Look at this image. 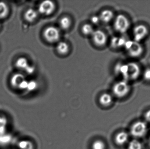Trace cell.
Segmentation results:
<instances>
[{
	"label": "cell",
	"mask_w": 150,
	"mask_h": 149,
	"mask_svg": "<svg viewBox=\"0 0 150 149\" xmlns=\"http://www.w3.org/2000/svg\"><path fill=\"white\" fill-rule=\"evenodd\" d=\"M16 67L19 70H25L29 66L28 60L25 58L22 57L17 59L15 63Z\"/></svg>",
	"instance_id": "d6986e66"
},
{
	"label": "cell",
	"mask_w": 150,
	"mask_h": 149,
	"mask_svg": "<svg viewBox=\"0 0 150 149\" xmlns=\"http://www.w3.org/2000/svg\"><path fill=\"white\" fill-rule=\"evenodd\" d=\"M8 120L6 116L0 114V135L8 133Z\"/></svg>",
	"instance_id": "ac0fdd59"
},
{
	"label": "cell",
	"mask_w": 150,
	"mask_h": 149,
	"mask_svg": "<svg viewBox=\"0 0 150 149\" xmlns=\"http://www.w3.org/2000/svg\"><path fill=\"white\" fill-rule=\"evenodd\" d=\"M25 71L28 74H32L34 71V68L33 66L29 65L28 67L25 70Z\"/></svg>",
	"instance_id": "4dcf8cb0"
},
{
	"label": "cell",
	"mask_w": 150,
	"mask_h": 149,
	"mask_svg": "<svg viewBox=\"0 0 150 149\" xmlns=\"http://www.w3.org/2000/svg\"><path fill=\"white\" fill-rule=\"evenodd\" d=\"M94 30L93 27L91 24H86L83 25L82 27V31L83 34L86 36L92 35Z\"/></svg>",
	"instance_id": "d4e9b609"
},
{
	"label": "cell",
	"mask_w": 150,
	"mask_h": 149,
	"mask_svg": "<svg viewBox=\"0 0 150 149\" xmlns=\"http://www.w3.org/2000/svg\"><path fill=\"white\" fill-rule=\"evenodd\" d=\"M38 14L37 10L34 9L29 8L25 13L24 18L28 22H33L38 18Z\"/></svg>",
	"instance_id": "2e32d148"
},
{
	"label": "cell",
	"mask_w": 150,
	"mask_h": 149,
	"mask_svg": "<svg viewBox=\"0 0 150 149\" xmlns=\"http://www.w3.org/2000/svg\"><path fill=\"white\" fill-rule=\"evenodd\" d=\"M25 80V78L23 74L20 73H16L11 79V85L13 88L18 89L19 85Z\"/></svg>",
	"instance_id": "4fadbf2b"
},
{
	"label": "cell",
	"mask_w": 150,
	"mask_h": 149,
	"mask_svg": "<svg viewBox=\"0 0 150 149\" xmlns=\"http://www.w3.org/2000/svg\"><path fill=\"white\" fill-rule=\"evenodd\" d=\"M28 81H27L26 80H24L20 85H19V87H18V89H19V90H25V89H27V86H28Z\"/></svg>",
	"instance_id": "f1b7e54d"
},
{
	"label": "cell",
	"mask_w": 150,
	"mask_h": 149,
	"mask_svg": "<svg viewBox=\"0 0 150 149\" xmlns=\"http://www.w3.org/2000/svg\"><path fill=\"white\" fill-rule=\"evenodd\" d=\"M143 78L146 81H150V68H147L144 71Z\"/></svg>",
	"instance_id": "83f0119b"
},
{
	"label": "cell",
	"mask_w": 150,
	"mask_h": 149,
	"mask_svg": "<svg viewBox=\"0 0 150 149\" xmlns=\"http://www.w3.org/2000/svg\"><path fill=\"white\" fill-rule=\"evenodd\" d=\"M130 26V21L125 15L120 14L115 17L114 27L117 32L124 34L129 29Z\"/></svg>",
	"instance_id": "3957f363"
},
{
	"label": "cell",
	"mask_w": 150,
	"mask_h": 149,
	"mask_svg": "<svg viewBox=\"0 0 150 149\" xmlns=\"http://www.w3.org/2000/svg\"><path fill=\"white\" fill-rule=\"evenodd\" d=\"M38 86V84L36 81L34 80L28 82L27 89L29 91H33L36 89Z\"/></svg>",
	"instance_id": "4316f807"
},
{
	"label": "cell",
	"mask_w": 150,
	"mask_h": 149,
	"mask_svg": "<svg viewBox=\"0 0 150 149\" xmlns=\"http://www.w3.org/2000/svg\"><path fill=\"white\" fill-rule=\"evenodd\" d=\"M128 69L126 81H134L136 80L141 75V69L137 63L130 62L127 63Z\"/></svg>",
	"instance_id": "277c9868"
},
{
	"label": "cell",
	"mask_w": 150,
	"mask_h": 149,
	"mask_svg": "<svg viewBox=\"0 0 150 149\" xmlns=\"http://www.w3.org/2000/svg\"><path fill=\"white\" fill-rule=\"evenodd\" d=\"M129 139V135L125 131H121L115 135V142L119 146H123L127 143Z\"/></svg>",
	"instance_id": "30bf717a"
},
{
	"label": "cell",
	"mask_w": 150,
	"mask_h": 149,
	"mask_svg": "<svg viewBox=\"0 0 150 149\" xmlns=\"http://www.w3.org/2000/svg\"><path fill=\"white\" fill-rule=\"evenodd\" d=\"M99 102L103 106H109L112 105L113 102L112 96L111 94L107 93L102 94L100 96Z\"/></svg>",
	"instance_id": "7c38bea8"
},
{
	"label": "cell",
	"mask_w": 150,
	"mask_h": 149,
	"mask_svg": "<svg viewBox=\"0 0 150 149\" xmlns=\"http://www.w3.org/2000/svg\"><path fill=\"white\" fill-rule=\"evenodd\" d=\"M91 148L92 149H106V145L104 141L97 139L92 143Z\"/></svg>",
	"instance_id": "cb8c5ba5"
},
{
	"label": "cell",
	"mask_w": 150,
	"mask_h": 149,
	"mask_svg": "<svg viewBox=\"0 0 150 149\" xmlns=\"http://www.w3.org/2000/svg\"><path fill=\"white\" fill-rule=\"evenodd\" d=\"M0 27H1V24H0Z\"/></svg>",
	"instance_id": "836d02e7"
},
{
	"label": "cell",
	"mask_w": 150,
	"mask_h": 149,
	"mask_svg": "<svg viewBox=\"0 0 150 149\" xmlns=\"http://www.w3.org/2000/svg\"><path fill=\"white\" fill-rule=\"evenodd\" d=\"M100 21L105 23H108L111 22L114 17V15L112 11L110 10H105L101 11L99 16Z\"/></svg>",
	"instance_id": "9a60e30c"
},
{
	"label": "cell",
	"mask_w": 150,
	"mask_h": 149,
	"mask_svg": "<svg viewBox=\"0 0 150 149\" xmlns=\"http://www.w3.org/2000/svg\"><path fill=\"white\" fill-rule=\"evenodd\" d=\"M147 126L144 122L138 121L136 122L130 128L131 135L136 138L143 137L147 133Z\"/></svg>",
	"instance_id": "5b68a950"
},
{
	"label": "cell",
	"mask_w": 150,
	"mask_h": 149,
	"mask_svg": "<svg viewBox=\"0 0 150 149\" xmlns=\"http://www.w3.org/2000/svg\"><path fill=\"white\" fill-rule=\"evenodd\" d=\"M128 66L127 63H119L115 66V72L117 74L120 75L123 78V80H126V76H127V72Z\"/></svg>",
	"instance_id": "5bb4252c"
},
{
	"label": "cell",
	"mask_w": 150,
	"mask_h": 149,
	"mask_svg": "<svg viewBox=\"0 0 150 149\" xmlns=\"http://www.w3.org/2000/svg\"><path fill=\"white\" fill-rule=\"evenodd\" d=\"M56 50L59 54L65 55L69 51V45L66 42L62 41L58 43L56 47Z\"/></svg>",
	"instance_id": "ffe728a7"
},
{
	"label": "cell",
	"mask_w": 150,
	"mask_h": 149,
	"mask_svg": "<svg viewBox=\"0 0 150 149\" xmlns=\"http://www.w3.org/2000/svg\"><path fill=\"white\" fill-rule=\"evenodd\" d=\"M124 48L128 55L132 58L141 57L144 52V48L141 43L131 40H127Z\"/></svg>",
	"instance_id": "6da1fadb"
},
{
	"label": "cell",
	"mask_w": 150,
	"mask_h": 149,
	"mask_svg": "<svg viewBox=\"0 0 150 149\" xmlns=\"http://www.w3.org/2000/svg\"><path fill=\"white\" fill-rule=\"evenodd\" d=\"M144 118L148 122H150V109L148 110L144 114Z\"/></svg>",
	"instance_id": "1f68e13d"
},
{
	"label": "cell",
	"mask_w": 150,
	"mask_h": 149,
	"mask_svg": "<svg viewBox=\"0 0 150 149\" xmlns=\"http://www.w3.org/2000/svg\"><path fill=\"white\" fill-rule=\"evenodd\" d=\"M9 13L8 6L4 2H0V19L6 18Z\"/></svg>",
	"instance_id": "44dd1931"
},
{
	"label": "cell",
	"mask_w": 150,
	"mask_h": 149,
	"mask_svg": "<svg viewBox=\"0 0 150 149\" xmlns=\"http://www.w3.org/2000/svg\"><path fill=\"white\" fill-rule=\"evenodd\" d=\"M44 38L48 43L58 42L60 37V32L58 28L54 26H49L45 29L43 33Z\"/></svg>",
	"instance_id": "8992f818"
},
{
	"label": "cell",
	"mask_w": 150,
	"mask_h": 149,
	"mask_svg": "<svg viewBox=\"0 0 150 149\" xmlns=\"http://www.w3.org/2000/svg\"><path fill=\"white\" fill-rule=\"evenodd\" d=\"M91 20L92 23L95 24H98L100 21L99 17L98 16H93L92 17H91Z\"/></svg>",
	"instance_id": "f546056e"
},
{
	"label": "cell",
	"mask_w": 150,
	"mask_h": 149,
	"mask_svg": "<svg viewBox=\"0 0 150 149\" xmlns=\"http://www.w3.org/2000/svg\"><path fill=\"white\" fill-rule=\"evenodd\" d=\"M55 9V5L53 2L49 0L43 1L40 4L38 11L45 15H49L53 13Z\"/></svg>",
	"instance_id": "ba28073f"
},
{
	"label": "cell",
	"mask_w": 150,
	"mask_h": 149,
	"mask_svg": "<svg viewBox=\"0 0 150 149\" xmlns=\"http://www.w3.org/2000/svg\"><path fill=\"white\" fill-rule=\"evenodd\" d=\"M91 36L93 43L97 46H104L106 43L107 37L105 33L102 31L100 30L94 31Z\"/></svg>",
	"instance_id": "9c48e42d"
},
{
	"label": "cell",
	"mask_w": 150,
	"mask_h": 149,
	"mask_svg": "<svg viewBox=\"0 0 150 149\" xmlns=\"http://www.w3.org/2000/svg\"><path fill=\"white\" fill-rule=\"evenodd\" d=\"M128 149H143L142 143L137 140H133L129 143Z\"/></svg>",
	"instance_id": "484cf974"
},
{
	"label": "cell",
	"mask_w": 150,
	"mask_h": 149,
	"mask_svg": "<svg viewBox=\"0 0 150 149\" xmlns=\"http://www.w3.org/2000/svg\"><path fill=\"white\" fill-rule=\"evenodd\" d=\"M127 40L123 37H114L111 40V46L116 49L124 47Z\"/></svg>",
	"instance_id": "e0dca14e"
},
{
	"label": "cell",
	"mask_w": 150,
	"mask_h": 149,
	"mask_svg": "<svg viewBox=\"0 0 150 149\" xmlns=\"http://www.w3.org/2000/svg\"><path fill=\"white\" fill-rule=\"evenodd\" d=\"M12 136L8 133L0 135V144L6 145L10 144L12 141Z\"/></svg>",
	"instance_id": "603a6c76"
},
{
	"label": "cell",
	"mask_w": 150,
	"mask_h": 149,
	"mask_svg": "<svg viewBox=\"0 0 150 149\" xmlns=\"http://www.w3.org/2000/svg\"><path fill=\"white\" fill-rule=\"evenodd\" d=\"M59 24L60 26L62 29H68L71 25V19L68 17H63L60 20Z\"/></svg>",
	"instance_id": "7402d4cb"
},
{
	"label": "cell",
	"mask_w": 150,
	"mask_h": 149,
	"mask_svg": "<svg viewBox=\"0 0 150 149\" xmlns=\"http://www.w3.org/2000/svg\"><path fill=\"white\" fill-rule=\"evenodd\" d=\"M130 91V86L128 82L122 80L118 81L114 85L112 92L117 98L121 99L128 94Z\"/></svg>",
	"instance_id": "7a4b0ae2"
},
{
	"label": "cell",
	"mask_w": 150,
	"mask_h": 149,
	"mask_svg": "<svg viewBox=\"0 0 150 149\" xmlns=\"http://www.w3.org/2000/svg\"><path fill=\"white\" fill-rule=\"evenodd\" d=\"M17 149H35V145L32 141L28 139L18 140L16 143Z\"/></svg>",
	"instance_id": "8fae6325"
},
{
	"label": "cell",
	"mask_w": 150,
	"mask_h": 149,
	"mask_svg": "<svg viewBox=\"0 0 150 149\" xmlns=\"http://www.w3.org/2000/svg\"><path fill=\"white\" fill-rule=\"evenodd\" d=\"M149 145L150 147V141H149Z\"/></svg>",
	"instance_id": "d6a6232c"
},
{
	"label": "cell",
	"mask_w": 150,
	"mask_h": 149,
	"mask_svg": "<svg viewBox=\"0 0 150 149\" xmlns=\"http://www.w3.org/2000/svg\"><path fill=\"white\" fill-rule=\"evenodd\" d=\"M148 27L143 24H139L135 26L133 29V36L134 40L141 43L149 34Z\"/></svg>",
	"instance_id": "52a82bcc"
}]
</instances>
